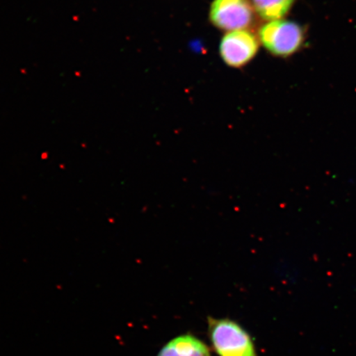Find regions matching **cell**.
Masks as SVG:
<instances>
[{"instance_id":"1","label":"cell","mask_w":356,"mask_h":356,"mask_svg":"<svg viewBox=\"0 0 356 356\" xmlns=\"http://www.w3.org/2000/svg\"><path fill=\"white\" fill-rule=\"evenodd\" d=\"M257 37L271 55L287 58L304 47L306 31L299 22L280 19L262 25L258 30Z\"/></svg>"},{"instance_id":"2","label":"cell","mask_w":356,"mask_h":356,"mask_svg":"<svg viewBox=\"0 0 356 356\" xmlns=\"http://www.w3.org/2000/svg\"><path fill=\"white\" fill-rule=\"evenodd\" d=\"M208 335L219 356H258L250 335L233 320L209 317Z\"/></svg>"},{"instance_id":"3","label":"cell","mask_w":356,"mask_h":356,"mask_svg":"<svg viewBox=\"0 0 356 356\" xmlns=\"http://www.w3.org/2000/svg\"><path fill=\"white\" fill-rule=\"evenodd\" d=\"M257 17L250 0H213L211 3V24L225 32L251 30Z\"/></svg>"},{"instance_id":"4","label":"cell","mask_w":356,"mask_h":356,"mask_svg":"<svg viewBox=\"0 0 356 356\" xmlns=\"http://www.w3.org/2000/svg\"><path fill=\"white\" fill-rule=\"evenodd\" d=\"M259 47V38L251 30L234 31L222 38L220 56L227 65L241 68L257 56Z\"/></svg>"},{"instance_id":"5","label":"cell","mask_w":356,"mask_h":356,"mask_svg":"<svg viewBox=\"0 0 356 356\" xmlns=\"http://www.w3.org/2000/svg\"><path fill=\"white\" fill-rule=\"evenodd\" d=\"M157 356H211V354L202 341L193 335H184L169 341Z\"/></svg>"},{"instance_id":"6","label":"cell","mask_w":356,"mask_h":356,"mask_svg":"<svg viewBox=\"0 0 356 356\" xmlns=\"http://www.w3.org/2000/svg\"><path fill=\"white\" fill-rule=\"evenodd\" d=\"M256 15L259 19L266 21L283 19L297 0H250Z\"/></svg>"}]
</instances>
